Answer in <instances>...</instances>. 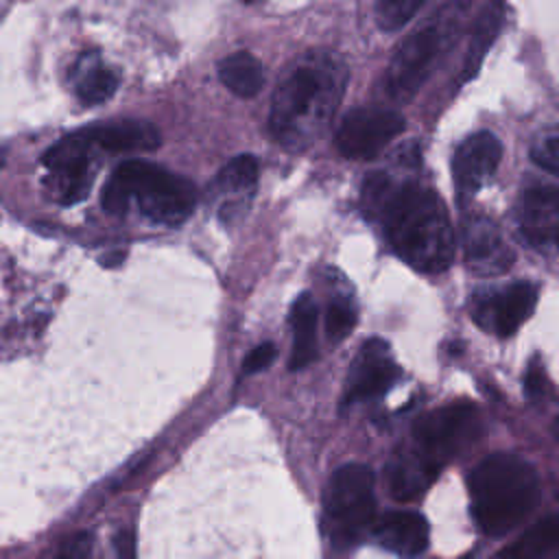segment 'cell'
Returning a JSON list of instances; mask_svg holds the SVG:
<instances>
[{
    "instance_id": "cell-1",
    "label": "cell",
    "mask_w": 559,
    "mask_h": 559,
    "mask_svg": "<svg viewBox=\"0 0 559 559\" xmlns=\"http://www.w3.org/2000/svg\"><path fill=\"white\" fill-rule=\"evenodd\" d=\"M362 205L382 223L393 251L419 273H443L456 240L441 197L419 183H393L384 173L365 177Z\"/></svg>"
},
{
    "instance_id": "cell-2",
    "label": "cell",
    "mask_w": 559,
    "mask_h": 559,
    "mask_svg": "<svg viewBox=\"0 0 559 559\" xmlns=\"http://www.w3.org/2000/svg\"><path fill=\"white\" fill-rule=\"evenodd\" d=\"M347 76L345 61L330 50H310L293 59L271 98L273 140L290 151L310 146L336 114Z\"/></svg>"
},
{
    "instance_id": "cell-3",
    "label": "cell",
    "mask_w": 559,
    "mask_h": 559,
    "mask_svg": "<svg viewBox=\"0 0 559 559\" xmlns=\"http://www.w3.org/2000/svg\"><path fill=\"white\" fill-rule=\"evenodd\" d=\"M537 491L535 469L507 452L483 459L469 476L472 513L487 535H504L518 526L535 507Z\"/></svg>"
},
{
    "instance_id": "cell-4",
    "label": "cell",
    "mask_w": 559,
    "mask_h": 559,
    "mask_svg": "<svg viewBox=\"0 0 559 559\" xmlns=\"http://www.w3.org/2000/svg\"><path fill=\"white\" fill-rule=\"evenodd\" d=\"M459 33L456 13L445 9L415 28L395 50L384 72V85L391 98L411 100L430 79L437 63L445 57Z\"/></svg>"
},
{
    "instance_id": "cell-5",
    "label": "cell",
    "mask_w": 559,
    "mask_h": 559,
    "mask_svg": "<svg viewBox=\"0 0 559 559\" xmlns=\"http://www.w3.org/2000/svg\"><path fill=\"white\" fill-rule=\"evenodd\" d=\"M111 179L124 188L131 199H138L140 212L164 225H177L190 216L197 205V188L192 181L164 170L144 159L122 162Z\"/></svg>"
},
{
    "instance_id": "cell-6",
    "label": "cell",
    "mask_w": 559,
    "mask_h": 559,
    "mask_svg": "<svg viewBox=\"0 0 559 559\" xmlns=\"http://www.w3.org/2000/svg\"><path fill=\"white\" fill-rule=\"evenodd\" d=\"M325 528L330 539L341 546H354L373 526V472L362 463L338 467L323 493Z\"/></svg>"
},
{
    "instance_id": "cell-7",
    "label": "cell",
    "mask_w": 559,
    "mask_h": 559,
    "mask_svg": "<svg viewBox=\"0 0 559 559\" xmlns=\"http://www.w3.org/2000/svg\"><path fill=\"white\" fill-rule=\"evenodd\" d=\"M480 428L478 411L472 404H448L424 415L415 428V450L441 469L452 456L469 445Z\"/></svg>"
},
{
    "instance_id": "cell-8",
    "label": "cell",
    "mask_w": 559,
    "mask_h": 559,
    "mask_svg": "<svg viewBox=\"0 0 559 559\" xmlns=\"http://www.w3.org/2000/svg\"><path fill=\"white\" fill-rule=\"evenodd\" d=\"M404 131V118L384 107H356L336 129L334 142L347 159H371Z\"/></svg>"
},
{
    "instance_id": "cell-9",
    "label": "cell",
    "mask_w": 559,
    "mask_h": 559,
    "mask_svg": "<svg viewBox=\"0 0 559 559\" xmlns=\"http://www.w3.org/2000/svg\"><path fill=\"white\" fill-rule=\"evenodd\" d=\"M539 290L533 282H515L500 290L474 297L472 317L474 321L498 336H511L533 314Z\"/></svg>"
},
{
    "instance_id": "cell-10",
    "label": "cell",
    "mask_w": 559,
    "mask_h": 559,
    "mask_svg": "<svg viewBox=\"0 0 559 559\" xmlns=\"http://www.w3.org/2000/svg\"><path fill=\"white\" fill-rule=\"evenodd\" d=\"M397 378L400 367L393 360L389 345L382 338H369L352 362L343 402L352 404L378 397L386 393Z\"/></svg>"
},
{
    "instance_id": "cell-11",
    "label": "cell",
    "mask_w": 559,
    "mask_h": 559,
    "mask_svg": "<svg viewBox=\"0 0 559 559\" xmlns=\"http://www.w3.org/2000/svg\"><path fill=\"white\" fill-rule=\"evenodd\" d=\"M461 249L465 266L476 275H500L513 264V251L502 238V231L485 216L463 221Z\"/></svg>"
},
{
    "instance_id": "cell-12",
    "label": "cell",
    "mask_w": 559,
    "mask_h": 559,
    "mask_svg": "<svg viewBox=\"0 0 559 559\" xmlns=\"http://www.w3.org/2000/svg\"><path fill=\"white\" fill-rule=\"evenodd\" d=\"M502 159V142L491 131H476L467 135L452 155V177L459 194L469 197L478 192L498 170Z\"/></svg>"
},
{
    "instance_id": "cell-13",
    "label": "cell",
    "mask_w": 559,
    "mask_h": 559,
    "mask_svg": "<svg viewBox=\"0 0 559 559\" xmlns=\"http://www.w3.org/2000/svg\"><path fill=\"white\" fill-rule=\"evenodd\" d=\"M518 225L535 247L555 242L559 236V186L535 183L522 190L518 199Z\"/></svg>"
},
{
    "instance_id": "cell-14",
    "label": "cell",
    "mask_w": 559,
    "mask_h": 559,
    "mask_svg": "<svg viewBox=\"0 0 559 559\" xmlns=\"http://www.w3.org/2000/svg\"><path fill=\"white\" fill-rule=\"evenodd\" d=\"M380 546L402 559H415L426 552L430 528L424 515L415 511H389L371 526Z\"/></svg>"
},
{
    "instance_id": "cell-15",
    "label": "cell",
    "mask_w": 559,
    "mask_h": 559,
    "mask_svg": "<svg viewBox=\"0 0 559 559\" xmlns=\"http://www.w3.org/2000/svg\"><path fill=\"white\" fill-rule=\"evenodd\" d=\"M92 144L109 153H131V151H155L162 144V135L155 124L146 120H114L103 124H92L85 129Z\"/></svg>"
},
{
    "instance_id": "cell-16",
    "label": "cell",
    "mask_w": 559,
    "mask_h": 559,
    "mask_svg": "<svg viewBox=\"0 0 559 559\" xmlns=\"http://www.w3.org/2000/svg\"><path fill=\"white\" fill-rule=\"evenodd\" d=\"M439 469L426 461L417 450L408 454H400L389 465V489L391 496L400 502H408L419 498L430 483L437 478Z\"/></svg>"
},
{
    "instance_id": "cell-17",
    "label": "cell",
    "mask_w": 559,
    "mask_h": 559,
    "mask_svg": "<svg viewBox=\"0 0 559 559\" xmlns=\"http://www.w3.org/2000/svg\"><path fill=\"white\" fill-rule=\"evenodd\" d=\"M317 319L319 310L314 299L304 293L290 310V325H293V352L288 360V369L297 371L308 367L317 358Z\"/></svg>"
},
{
    "instance_id": "cell-18",
    "label": "cell",
    "mask_w": 559,
    "mask_h": 559,
    "mask_svg": "<svg viewBox=\"0 0 559 559\" xmlns=\"http://www.w3.org/2000/svg\"><path fill=\"white\" fill-rule=\"evenodd\" d=\"M496 559H559V513L533 524Z\"/></svg>"
},
{
    "instance_id": "cell-19",
    "label": "cell",
    "mask_w": 559,
    "mask_h": 559,
    "mask_svg": "<svg viewBox=\"0 0 559 559\" xmlns=\"http://www.w3.org/2000/svg\"><path fill=\"white\" fill-rule=\"evenodd\" d=\"M221 83L240 98H251L262 90L264 72L258 57L247 50H238L218 61Z\"/></svg>"
},
{
    "instance_id": "cell-20",
    "label": "cell",
    "mask_w": 559,
    "mask_h": 559,
    "mask_svg": "<svg viewBox=\"0 0 559 559\" xmlns=\"http://www.w3.org/2000/svg\"><path fill=\"white\" fill-rule=\"evenodd\" d=\"M258 181V159L249 153L231 157L223 170L214 177L210 192L212 194H236L249 197Z\"/></svg>"
},
{
    "instance_id": "cell-21",
    "label": "cell",
    "mask_w": 559,
    "mask_h": 559,
    "mask_svg": "<svg viewBox=\"0 0 559 559\" xmlns=\"http://www.w3.org/2000/svg\"><path fill=\"white\" fill-rule=\"evenodd\" d=\"M500 24H502V9L500 4H489L483 15L478 17L476 22V28H474V37H472V44H469V52L465 57V68H463V79H472L485 57V52L489 50L491 41L496 39L498 31H500Z\"/></svg>"
},
{
    "instance_id": "cell-22",
    "label": "cell",
    "mask_w": 559,
    "mask_h": 559,
    "mask_svg": "<svg viewBox=\"0 0 559 559\" xmlns=\"http://www.w3.org/2000/svg\"><path fill=\"white\" fill-rule=\"evenodd\" d=\"M118 90V74L111 68L94 63L87 72L81 74L76 83V96L85 105L105 103Z\"/></svg>"
},
{
    "instance_id": "cell-23",
    "label": "cell",
    "mask_w": 559,
    "mask_h": 559,
    "mask_svg": "<svg viewBox=\"0 0 559 559\" xmlns=\"http://www.w3.org/2000/svg\"><path fill=\"white\" fill-rule=\"evenodd\" d=\"M432 0H378L376 24L382 31H400Z\"/></svg>"
},
{
    "instance_id": "cell-24",
    "label": "cell",
    "mask_w": 559,
    "mask_h": 559,
    "mask_svg": "<svg viewBox=\"0 0 559 559\" xmlns=\"http://www.w3.org/2000/svg\"><path fill=\"white\" fill-rule=\"evenodd\" d=\"M39 559H94V542L90 533H70L48 546Z\"/></svg>"
},
{
    "instance_id": "cell-25",
    "label": "cell",
    "mask_w": 559,
    "mask_h": 559,
    "mask_svg": "<svg viewBox=\"0 0 559 559\" xmlns=\"http://www.w3.org/2000/svg\"><path fill=\"white\" fill-rule=\"evenodd\" d=\"M531 157L537 166L559 175V124L535 135L531 144Z\"/></svg>"
},
{
    "instance_id": "cell-26",
    "label": "cell",
    "mask_w": 559,
    "mask_h": 559,
    "mask_svg": "<svg viewBox=\"0 0 559 559\" xmlns=\"http://www.w3.org/2000/svg\"><path fill=\"white\" fill-rule=\"evenodd\" d=\"M356 325V308L347 299H334L325 312V334L330 341H343Z\"/></svg>"
},
{
    "instance_id": "cell-27",
    "label": "cell",
    "mask_w": 559,
    "mask_h": 559,
    "mask_svg": "<svg viewBox=\"0 0 559 559\" xmlns=\"http://www.w3.org/2000/svg\"><path fill=\"white\" fill-rule=\"evenodd\" d=\"M275 354H277V349H275V345L273 343H260L258 347H253L249 354H247V358H245V362H242V373L245 376H251V373H258V371H262V369H266L273 360H275Z\"/></svg>"
},
{
    "instance_id": "cell-28",
    "label": "cell",
    "mask_w": 559,
    "mask_h": 559,
    "mask_svg": "<svg viewBox=\"0 0 559 559\" xmlns=\"http://www.w3.org/2000/svg\"><path fill=\"white\" fill-rule=\"evenodd\" d=\"M524 389H526V393H528L531 397H537V395H542V391H544V369H542V365H537L535 360H533V362L528 365V369H526Z\"/></svg>"
},
{
    "instance_id": "cell-29",
    "label": "cell",
    "mask_w": 559,
    "mask_h": 559,
    "mask_svg": "<svg viewBox=\"0 0 559 559\" xmlns=\"http://www.w3.org/2000/svg\"><path fill=\"white\" fill-rule=\"evenodd\" d=\"M116 552H118V559H135V550H133V535L122 531L118 533L116 537Z\"/></svg>"
},
{
    "instance_id": "cell-30",
    "label": "cell",
    "mask_w": 559,
    "mask_h": 559,
    "mask_svg": "<svg viewBox=\"0 0 559 559\" xmlns=\"http://www.w3.org/2000/svg\"><path fill=\"white\" fill-rule=\"evenodd\" d=\"M122 260H124V251H109V255L100 258V264L111 269V266H118Z\"/></svg>"
},
{
    "instance_id": "cell-31",
    "label": "cell",
    "mask_w": 559,
    "mask_h": 559,
    "mask_svg": "<svg viewBox=\"0 0 559 559\" xmlns=\"http://www.w3.org/2000/svg\"><path fill=\"white\" fill-rule=\"evenodd\" d=\"M555 437H557V439H559V417H557V419H555Z\"/></svg>"
},
{
    "instance_id": "cell-32",
    "label": "cell",
    "mask_w": 559,
    "mask_h": 559,
    "mask_svg": "<svg viewBox=\"0 0 559 559\" xmlns=\"http://www.w3.org/2000/svg\"><path fill=\"white\" fill-rule=\"evenodd\" d=\"M555 245H557V247H559V236H557V240H555Z\"/></svg>"
}]
</instances>
